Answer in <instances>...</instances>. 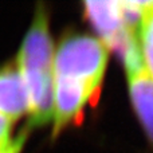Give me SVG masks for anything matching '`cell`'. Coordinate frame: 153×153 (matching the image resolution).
I'll return each mask as SVG.
<instances>
[{"label":"cell","mask_w":153,"mask_h":153,"mask_svg":"<svg viewBox=\"0 0 153 153\" xmlns=\"http://www.w3.org/2000/svg\"><path fill=\"white\" fill-rule=\"evenodd\" d=\"M128 74L132 103L145 132L153 140V78L146 73L138 46L134 45L122 54Z\"/></svg>","instance_id":"obj_4"},{"label":"cell","mask_w":153,"mask_h":153,"mask_svg":"<svg viewBox=\"0 0 153 153\" xmlns=\"http://www.w3.org/2000/svg\"><path fill=\"white\" fill-rule=\"evenodd\" d=\"M141 11V1H86L85 13L102 38L106 47L124 54L137 45L134 26Z\"/></svg>","instance_id":"obj_3"},{"label":"cell","mask_w":153,"mask_h":153,"mask_svg":"<svg viewBox=\"0 0 153 153\" xmlns=\"http://www.w3.org/2000/svg\"><path fill=\"white\" fill-rule=\"evenodd\" d=\"M54 45L48 16L39 5L16 59L28 95L31 126H42L54 116Z\"/></svg>","instance_id":"obj_2"},{"label":"cell","mask_w":153,"mask_h":153,"mask_svg":"<svg viewBox=\"0 0 153 153\" xmlns=\"http://www.w3.org/2000/svg\"><path fill=\"white\" fill-rule=\"evenodd\" d=\"M138 51L146 73L153 78V1H141L138 18Z\"/></svg>","instance_id":"obj_6"},{"label":"cell","mask_w":153,"mask_h":153,"mask_svg":"<svg viewBox=\"0 0 153 153\" xmlns=\"http://www.w3.org/2000/svg\"><path fill=\"white\" fill-rule=\"evenodd\" d=\"M27 113L28 95L18 66L0 67V116L13 121Z\"/></svg>","instance_id":"obj_5"},{"label":"cell","mask_w":153,"mask_h":153,"mask_svg":"<svg viewBox=\"0 0 153 153\" xmlns=\"http://www.w3.org/2000/svg\"><path fill=\"white\" fill-rule=\"evenodd\" d=\"M109 48L86 34L66 35L54 56L53 137L75 121L100 91Z\"/></svg>","instance_id":"obj_1"},{"label":"cell","mask_w":153,"mask_h":153,"mask_svg":"<svg viewBox=\"0 0 153 153\" xmlns=\"http://www.w3.org/2000/svg\"><path fill=\"white\" fill-rule=\"evenodd\" d=\"M11 128H12V121L4 116H0V152L7 149L12 143Z\"/></svg>","instance_id":"obj_7"},{"label":"cell","mask_w":153,"mask_h":153,"mask_svg":"<svg viewBox=\"0 0 153 153\" xmlns=\"http://www.w3.org/2000/svg\"><path fill=\"white\" fill-rule=\"evenodd\" d=\"M27 134H28L27 130H22L15 138H12V143L10 144V146L0 153H22L23 145H24V143H26Z\"/></svg>","instance_id":"obj_8"}]
</instances>
